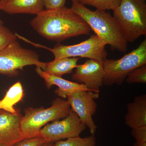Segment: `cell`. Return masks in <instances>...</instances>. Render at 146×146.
I'll list each match as a JSON object with an SVG mask.
<instances>
[{
  "label": "cell",
  "instance_id": "1",
  "mask_svg": "<svg viewBox=\"0 0 146 146\" xmlns=\"http://www.w3.org/2000/svg\"><path fill=\"white\" fill-rule=\"evenodd\" d=\"M39 35L48 40L60 42L81 35H89L91 29L72 9H45L30 22Z\"/></svg>",
  "mask_w": 146,
  "mask_h": 146
},
{
  "label": "cell",
  "instance_id": "4",
  "mask_svg": "<svg viewBox=\"0 0 146 146\" xmlns=\"http://www.w3.org/2000/svg\"><path fill=\"white\" fill-rule=\"evenodd\" d=\"M71 108L68 101L57 98L50 107L34 108L29 107L25 110L21 118L20 127L26 138L38 136L39 131L50 121L64 119L70 114Z\"/></svg>",
  "mask_w": 146,
  "mask_h": 146
},
{
  "label": "cell",
  "instance_id": "7",
  "mask_svg": "<svg viewBox=\"0 0 146 146\" xmlns=\"http://www.w3.org/2000/svg\"><path fill=\"white\" fill-rule=\"evenodd\" d=\"M46 64L39 60L37 52L23 48L17 40L0 51V74L5 75L16 76L26 66L35 65L43 69Z\"/></svg>",
  "mask_w": 146,
  "mask_h": 146
},
{
  "label": "cell",
  "instance_id": "28",
  "mask_svg": "<svg viewBox=\"0 0 146 146\" xmlns=\"http://www.w3.org/2000/svg\"><path fill=\"white\" fill-rule=\"evenodd\" d=\"M1 111H2V110H0V112H1Z\"/></svg>",
  "mask_w": 146,
  "mask_h": 146
},
{
  "label": "cell",
  "instance_id": "27",
  "mask_svg": "<svg viewBox=\"0 0 146 146\" xmlns=\"http://www.w3.org/2000/svg\"><path fill=\"white\" fill-rule=\"evenodd\" d=\"M0 24H1V25H3V22L1 19H0Z\"/></svg>",
  "mask_w": 146,
  "mask_h": 146
},
{
  "label": "cell",
  "instance_id": "24",
  "mask_svg": "<svg viewBox=\"0 0 146 146\" xmlns=\"http://www.w3.org/2000/svg\"><path fill=\"white\" fill-rule=\"evenodd\" d=\"M134 146H146V142L136 141Z\"/></svg>",
  "mask_w": 146,
  "mask_h": 146
},
{
  "label": "cell",
  "instance_id": "26",
  "mask_svg": "<svg viewBox=\"0 0 146 146\" xmlns=\"http://www.w3.org/2000/svg\"><path fill=\"white\" fill-rule=\"evenodd\" d=\"M7 0H0V11Z\"/></svg>",
  "mask_w": 146,
  "mask_h": 146
},
{
  "label": "cell",
  "instance_id": "3",
  "mask_svg": "<svg viewBox=\"0 0 146 146\" xmlns=\"http://www.w3.org/2000/svg\"><path fill=\"white\" fill-rule=\"evenodd\" d=\"M113 18L127 42L146 35V0H121Z\"/></svg>",
  "mask_w": 146,
  "mask_h": 146
},
{
  "label": "cell",
  "instance_id": "13",
  "mask_svg": "<svg viewBox=\"0 0 146 146\" xmlns=\"http://www.w3.org/2000/svg\"><path fill=\"white\" fill-rule=\"evenodd\" d=\"M125 121L131 129L146 126V94L135 97L132 102L128 104Z\"/></svg>",
  "mask_w": 146,
  "mask_h": 146
},
{
  "label": "cell",
  "instance_id": "11",
  "mask_svg": "<svg viewBox=\"0 0 146 146\" xmlns=\"http://www.w3.org/2000/svg\"><path fill=\"white\" fill-rule=\"evenodd\" d=\"M22 117L19 110L14 114L3 110L0 112V146H12L26 138L20 127Z\"/></svg>",
  "mask_w": 146,
  "mask_h": 146
},
{
  "label": "cell",
  "instance_id": "12",
  "mask_svg": "<svg viewBox=\"0 0 146 146\" xmlns=\"http://www.w3.org/2000/svg\"><path fill=\"white\" fill-rule=\"evenodd\" d=\"M35 71L44 80L47 89H50L53 85L57 86V89L55 90V93L61 98H66L69 94L76 91H91L82 84L69 81L62 77L47 74L40 67H36Z\"/></svg>",
  "mask_w": 146,
  "mask_h": 146
},
{
  "label": "cell",
  "instance_id": "19",
  "mask_svg": "<svg viewBox=\"0 0 146 146\" xmlns=\"http://www.w3.org/2000/svg\"><path fill=\"white\" fill-rule=\"evenodd\" d=\"M126 81L127 83H146V64L141 65L131 71L128 74Z\"/></svg>",
  "mask_w": 146,
  "mask_h": 146
},
{
  "label": "cell",
  "instance_id": "10",
  "mask_svg": "<svg viewBox=\"0 0 146 146\" xmlns=\"http://www.w3.org/2000/svg\"><path fill=\"white\" fill-rule=\"evenodd\" d=\"M76 68L75 72L72 77L73 80L99 93L104 77L103 62L89 59L83 64L78 65Z\"/></svg>",
  "mask_w": 146,
  "mask_h": 146
},
{
  "label": "cell",
  "instance_id": "16",
  "mask_svg": "<svg viewBox=\"0 0 146 146\" xmlns=\"http://www.w3.org/2000/svg\"><path fill=\"white\" fill-rule=\"evenodd\" d=\"M24 91L23 85L18 82L12 85L6 92L5 96L0 100V110H3L14 114L18 110L14 108V106L23 98Z\"/></svg>",
  "mask_w": 146,
  "mask_h": 146
},
{
  "label": "cell",
  "instance_id": "2",
  "mask_svg": "<svg viewBox=\"0 0 146 146\" xmlns=\"http://www.w3.org/2000/svg\"><path fill=\"white\" fill-rule=\"evenodd\" d=\"M71 1L72 10L84 20L95 34L110 46L112 50L127 51V42L109 12L101 9L92 11L76 0Z\"/></svg>",
  "mask_w": 146,
  "mask_h": 146
},
{
  "label": "cell",
  "instance_id": "15",
  "mask_svg": "<svg viewBox=\"0 0 146 146\" xmlns=\"http://www.w3.org/2000/svg\"><path fill=\"white\" fill-rule=\"evenodd\" d=\"M79 59V58L71 57L54 60L46 63L45 67L42 69L47 74L61 77L72 72L73 70L76 68Z\"/></svg>",
  "mask_w": 146,
  "mask_h": 146
},
{
  "label": "cell",
  "instance_id": "22",
  "mask_svg": "<svg viewBox=\"0 0 146 146\" xmlns=\"http://www.w3.org/2000/svg\"><path fill=\"white\" fill-rule=\"evenodd\" d=\"M131 133L136 141L146 142V126L132 129Z\"/></svg>",
  "mask_w": 146,
  "mask_h": 146
},
{
  "label": "cell",
  "instance_id": "21",
  "mask_svg": "<svg viewBox=\"0 0 146 146\" xmlns=\"http://www.w3.org/2000/svg\"><path fill=\"white\" fill-rule=\"evenodd\" d=\"M47 141L39 136L25 138L12 146H41Z\"/></svg>",
  "mask_w": 146,
  "mask_h": 146
},
{
  "label": "cell",
  "instance_id": "17",
  "mask_svg": "<svg viewBox=\"0 0 146 146\" xmlns=\"http://www.w3.org/2000/svg\"><path fill=\"white\" fill-rule=\"evenodd\" d=\"M96 138L95 135L81 138L78 136L68 138L65 141H56L53 146H96Z\"/></svg>",
  "mask_w": 146,
  "mask_h": 146
},
{
  "label": "cell",
  "instance_id": "5",
  "mask_svg": "<svg viewBox=\"0 0 146 146\" xmlns=\"http://www.w3.org/2000/svg\"><path fill=\"white\" fill-rule=\"evenodd\" d=\"M20 39L35 46L48 50L54 55V60L65 58H84L104 62L107 58L106 44L100 38L94 34L89 39L79 44L72 45H56L53 48L32 42L23 36Z\"/></svg>",
  "mask_w": 146,
  "mask_h": 146
},
{
  "label": "cell",
  "instance_id": "18",
  "mask_svg": "<svg viewBox=\"0 0 146 146\" xmlns=\"http://www.w3.org/2000/svg\"><path fill=\"white\" fill-rule=\"evenodd\" d=\"M84 5H88L97 9L104 10H113L116 8L121 0H76Z\"/></svg>",
  "mask_w": 146,
  "mask_h": 146
},
{
  "label": "cell",
  "instance_id": "8",
  "mask_svg": "<svg viewBox=\"0 0 146 146\" xmlns=\"http://www.w3.org/2000/svg\"><path fill=\"white\" fill-rule=\"evenodd\" d=\"M86 126L72 109L69 115L62 120L48 123L39 131L38 136L47 142L54 143L63 139L79 136L86 129Z\"/></svg>",
  "mask_w": 146,
  "mask_h": 146
},
{
  "label": "cell",
  "instance_id": "14",
  "mask_svg": "<svg viewBox=\"0 0 146 146\" xmlns=\"http://www.w3.org/2000/svg\"><path fill=\"white\" fill-rule=\"evenodd\" d=\"M44 0H7L1 11L10 15H37L44 10Z\"/></svg>",
  "mask_w": 146,
  "mask_h": 146
},
{
  "label": "cell",
  "instance_id": "9",
  "mask_svg": "<svg viewBox=\"0 0 146 146\" xmlns=\"http://www.w3.org/2000/svg\"><path fill=\"white\" fill-rule=\"evenodd\" d=\"M99 96V93L93 91H79L71 93L66 98L71 109L78 115L93 135H95L97 128L93 119L97 108L95 100Z\"/></svg>",
  "mask_w": 146,
  "mask_h": 146
},
{
  "label": "cell",
  "instance_id": "6",
  "mask_svg": "<svg viewBox=\"0 0 146 146\" xmlns=\"http://www.w3.org/2000/svg\"><path fill=\"white\" fill-rule=\"evenodd\" d=\"M104 63L103 84L107 86L121 85L128 74L136 68L146 64V39L138 48L119 59H106Z\"/></svg>",
  "mask_w": 146,
  "mask_h": 146
},
{
  "label": "cell",
  "instance_id": "23",
  "mask_svg": "<svg viewBox=\"0 0 146 146\" xmlns=\"http://www.w3.org/2000/svg\"><path fill=\"white\" fill-rule=\"evenodd\" d=\"M66 0H44V7L47 10H52L65 7Z\"/></svg>",
  "mask_w": 146,
  "mask_h": 146
},
{
  "label": "cell",
  "instance_id": "25",
  "mask_svg": "<svg viewBox=\"0 0 146 146\" xmlns=\"http://www.w3.org/2000/svg\"><path fill=\"white\" fill-rule=\"evenodd\" d=\"M53 142H47L44 143L41 146H53Z\"/></svg>",
  "mask_w": 146,
  "mask_h": 146
},
{
  "label": "cell",
  "instance_id": "20",
  "mask_svg": "<svg viewBox=\"0 0 146 146\" xmlns=\"http://www.w3.org/2000/svg\"><path fill=\"white\" fill-rule=\"evenodd\" d=\"M17 39L15 33L0 24V51Z\"/></svg>",
  "mask_w": 146,
  "mask_h": 146
}]
</instances>
